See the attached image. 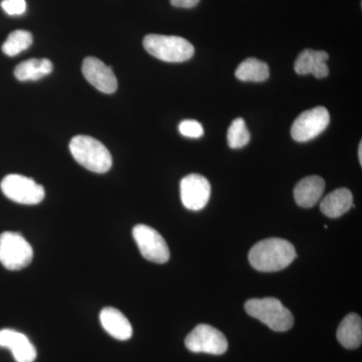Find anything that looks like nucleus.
Returning a JSON list of instances; mask_svg holds the SVG:
<instances>
[{
    "instance_id": "obj_15",
    "label": "nucleus",
    "mask_w": 362,
    "mask_h": 362,
    "mask_svg": "<svg viewBox=\"0 0 362 362\" xmlns=\"http://www.w3.org/2000/svg\"><path fill=\"white\" fill-rule=\"evenodd\" d=\"M325 189V181L317 175L307 176L297 183L294 199L298 206L309 209L315 206Z\"/></svg>"
},
{
    "instance_id": "obj_18",
    "label": "nucleus",
    "mask_w": 362,
    "mask_h": 362,
    "mask_svg": "<svg viewBox=\"0 0 362 362\" xmlns=\"http://www.w3.org/2000/svg\"><path fill=\"white\" fill-rule=\"evenodd\" d=\"M52 71V63L47 59H30L23 62L14 70V76L21 82L37 81L49 75Z\"/></svg>"
},
{
    "instance_id": "obj_4",
    "label": "nucleus",
    "mask_w": 362,
    "mask_h": 362,
    "mask_svg": "<svg viewBox=\"0 0 362 362\" xmlns=\"http://www.w3.org/2000/svg\"><path fill=\"white\" fill-rule=\"evenodd\" d=\"M143 47L154 58L168 63H183L194 54V45L175 35H146L143 40Z\"/></svg>"
},
{
    "instance_id": "obj_7",
    "label": "nucleus",
    "mask_w": 362,
    "mask_h": 362,
    "mask_svg": "<svg viewBox=\"0 0 362 362\" xmlns=\"http://www.w3.org/2000/svg\"><path fill=\"white\" fill-rule=\"evenodd\" d=\"M185 346L195 354L221 356L228 350V343L220 330L207 324H199L185 338Z\"/></svg>"
},
{
    "instance_id": "obj_1",
    "label": "nucleus",
    "mask_w": 362,
    "mask_h": 362,
    "mask_svg": "<svg viewBox=\"0 0 362 362\" xmlns=\"http://www.w3.org/2000/svg\"><path fill=\"white\" fill-rule=\"evenodd\" d=\"M296 257V250L291 243L278 238L257 243L249 252L252 268L266 273L287 268Z\"/></svg>"
},
{
    "instance_id": "obj_19",
    "label": "nucleus",
    "mask_w": 362,
    "mask_h": 362,
    "mask_svg": "<svg viewBox=\"0 0 362 362\" xmlns=\"http://www.w3.org/2000/svg\"><path fill=\"white\" fill-rule=\"evenodd\" d=\"M270 76V69L265 62L258 59H245L235 71V77L243 82H264Z\"/></svg>"
},
{
    "instance_id": "obj_22",
    "label": "nucleus",
    "mask_w": 362,
    "mask_h": 362,
    "mask_svg": "<svg viewBox=\"0 0 362 362\" xmlns=\"http://www.w3.org/2000/svg\"><path fill=\"white\" fill-rule=\"evenodd\" d=\"M178 129L181 135L187 138H201L204 133L202 124L195 120L182 121Z\"/></svg>"
},
{
    "instance_id": "obj_25",
    "label": "nucleus",
    "mask_w": 362,
    "mask_h": 362,
    "mask_svg": "<svg viewBox=\"0 0 362 362\" xmlns=\"http://www.w3.org/2000/svg\"><path fill=\"white\" fill-rule=\"evenodd\" d=\"M358 158H359V163H361V164H362V142L359 143Z\"/></svg>"
},
{
    "instance_id": "obj_5",
    "label": "nucleus",
    "mask_w": 362,
    "mask_h": 362,
    "mask_svg": "<svg viewBox=\"0 0 362 362\" xmlns=\"http://www.w3.org/2000/svg\"><path fill=\"white\" fill-rule=\"evenodd\" d=\"M33 259V247L21 233L4 232L0 235V263L7 270H23Z\"/></svg>"
},
{
    "instance_id": "obj_14",
    "label": "nucleus",
    "mask_w": 362,
    "mask_h": 362,
    "mask_svg": "<svg viewBox=\"0 0 362 362\" xmlns=\"http://www.w3.org/2000/svg\"><path fill=\"white\" fill-rule=\"evenodd\" d=\"M100 321L105 331L118 340H128L132 337L133 328L122 312L113 307H107L100 313Z\"/></svg>"
},
{
    "instance_id": "obj_6",
    "label": "nucleus",
    "mask_w": 362,
    "mask_h": 362,
    "mask_svg": "<svg viewBox=\"0 0 362 362\" xmlns=\"http://www.w3.org/2000/svg\"><path fill=\"white\" fill-rule=\"evenodd\" d=\"M0 187L7 199L18 204L35 206L45 199V188L26 176L6 175L2 180Z\"/></svg>"
},
{
    "instance_id": "obj_11",
    "label": "nucleus",
    "mask_w": 362,
    "mask_h": 362,
    "mask_svg": "<svg viewBox=\"0 0 362 362\" xmlns=\"http://www.w3.org/2000/svg\"><path fill=\"white\" fill-rule=\"evenodd\" d=\"M83 75L90 85L104 94H113L118 88L115 74L101 59L89 57L82 66Z\"/></svg>"
},
{
    "instance_id": "obj_10",
    "label": "nucleus",
    "mask_w": 362,
    "mask_h": 362,
    "mask_svg": "<svg viewBox=\"0 0 362 362\" xmlns=\"http://www.w3.org/2000/svg\"><path fill=\"white\" fill-rule=\"evenodd\" d=\"M211 183L204 176L189 175L180 182V199L189 211H201L211 197Z\"/></svg>"
},
{
    "instance_id": "obj_9",
    "label": "nucleus",
    "mask_w": 362,
    "mask_h": 362,
    "mask_svg": "<svg viewBox=\"0 0 362 362\" xmlns=\"http://www.w3.org/2000/svg\"><path fill=\"white\" fill-rule=\"evenodd\" d=\"M330 122L329 112L325 107H315L300 114L293 123L291 136L297 142H307L321 134Z\"/></svg>"
},
{
    "instance_id": "obj_12",
    "label": "nucleus",
    "mask_w": 362,
    "mask_h": 362,
    "mask_svg": "<svg viewBox=\"0 0 362 362\" xmlns=\"http://www.w3.org/2000/svg\"><path fill=\"white\" fill-rule=\"evenodd\" d=\"M0 347L11 350L16 362H33L37 359L35 345L18 331L0 330Z\"/></svg>"
},
{
    "instance_id": "obj_2",
    "label": "nucleus",
    "mask_w": 362,
    "mask_h": 362,
    "mask_svg": "<svg viewBox=\"0 0 362 362\" xmlns=\"http://www.w3.org/2000/svg\"><path fill=\"white\" fill-rule=\"evenodd\" d=\"M70 151L78 164L92 173H106L112 168L113 159L110 152L90 136H75L70 142Z\"/></svg>"
},
{
    "instance_id": "obj_8",
    "label": "nucleus",
    "mask_w": 362,
    "mask_h": 362,
    "mask_svg": "<svg viewBox=\"0 0 362 362\" xmlns=\"http://www.w3.org/2000/svg\"><path fill=\"white\" fill-rule=\"evenodd\" d=\"M133 238L143 257L152 263L164 264L170 258V252L163 237L151 226L137 225Z\"/></svg>"
},
{
    "instance_id": "obj_13",
    "label": "nucleus",
    "mask_w": 362,
    "mask_h": 362,
    "mask_svg": "<svg viewBox=\"0 0 362 362\" xmlns=\"http://www.w3.org/2000/svg\"><path fill=\"white\" fill-rule=\"evenodd\" d=\"M328 58L329 57L326 52L304 49L295 62V71L301 76L311 74L317 78L327 77L329 74V69L326 64Z\"/></svg>"
},
{
    "instance_id": "obj_20",
    "label": "nucleus",
    "mask_w": 362,
    "mask_h": 362,
    "mask_svg": "<svg viewBox=\"0 0 362 362\" xmlns=\"http://www.w3.org/2000/svg\"><path fill=\"white\" fill-rule=\"evenodd\" d=\"M33 35L28 30H14L2 45V52L8 57L18 56L33 45Z\"/></svg>"
},
{
    "instance_id": "obj_17",
    "label": "nucleus",
    "mask_w": 362,
    "mask_h": 362,
    "mask_svg": "<svg viewBox=\"0 0 362 362\" xmlns=\"http://www.w3.org/2000/svg\"><path fill=\"white\" fill-rule=\"evenodd\" d=\"M337 339L347 349H358L362 342L361 317L350 313L345 317L337 329Z\"/></svg>"
},
{
    "instance_id": "obj_23",
    "label": "nucleus",
    "mask_w": 362,
    "mask_h": 362,
    "mask_svg": "<svg viewBox=\"0 0 362 362\" xmlns=\"http://www.w3.org/2000/svg\"><path fill=\"white\" fill-rule=\"evenodd\" d=\"M0 6L8 16H21L26 11L25 0H2Z\"/></svg>"
},
{
    "instance_id": "obj_24",
    "label": "nucleus",
    "mask_w": 362,
    "mask_h": 362,
    "mask_svg": "<svg viewBox=\"0 0 362 362\" xmlns=\"http://www.w3.org/2000/svg\"><path fill=\"white\" fill-rule=\"evenodd\" d=\"M199 1L201 0H170V4L180 8H192L197 6Z\"/></svg>"
},
{
    "instance_id": "obj_21",
    "label": "nucleus",
    "mask_w": 362,
    "mask_h": 362,
    "mask_svg": "<svg viewBox=\"0 0 362 362\" xmlns=\"http://www.w3.org/2000/svg\"><path fill=\"white\" fill-rule=\"evenodd\" d=\"M250 139L251 134L247 130L244 119H235L228 130V146L233 149L243 148L250 142Z\"/></svg>"
},
{
    "instance_id": "obj_16",
    "label": "nucleus",
    "mask_w": 362,
    "mask_h": 362,
    "mask_svg": "<svg viewBox=\"0 0 362 362\" xmlns=\"http://www.w3.org/2000/svg\"><path fill=\"white\" fill-rule=\"evenodd\" d=\"M354 207V197L347 188H338L324 197L320 204L321 211L331 218H339Z\"/></svg>"
},
{
    "instance_id": "obj_3",
    "label": "nucleus",
    "mask_w": 362,
    "mask_h": 362,
    "mask_svg": "<svg viewBox=\"0 0 362 362\" xmlns=\"http://www.w3.org/2000/svg\"><path fill=\"white\" fill-rule=\"evenodd\" d=\"M245 309L250 316L266 324L276 332H285L294 325V316L289 309L281 303L280 300L273 297L262 299H250L245 304Z\"/></svg>"
}]
</instances>
